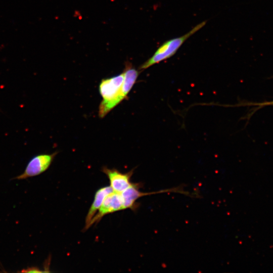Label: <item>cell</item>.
<instances>
[{"label": "cell", "mask_w": 273, "mask_h": 273, "mask_svg": "<svg viewBox=\"0 0 273 273\" xmlns=\"http://www.w3.org/2000/svg\"><path fill=\"white\" fill-rule=\"evenodd\" d=\"M124 80V73L103 79L99 86L102 98L99 107V116L104 118L109 112L119 104L118 100Z\"/></svg>", "instance_id": "obj_1"}, {"label": "cell", "mask_w": 273, "mask_h": 273, "mask_svg": "<svg viewBox=\"0 0 273 273\" xmlns=\"http://www.w3.org/2000/svg\"><path fill=\"white\" fill-rule=\"evenodd\" d=\"M206 23L203 21L196 25L188 33L183 36L173 38L164 42L155 51L154 54L143 63L139 68V70H143L156 64L164 61L173 56L190 36L202 28Z\"/></svg>", "instance_id": "obj_2"}, {"label": "cell", "mask_w": 273, "mask_h": 273, "mask_svg": "<svg viewBox=\"0 0 273 273\" xmlns=\"http://www.w3.org/2000/svg\"><path fill=\"white\" fill-rule=\"evenodd\" d=\"M113 191L110 186H107L99 189L96 192L94 201L85 218L84 230L89 228V225L92 219L102 205L105 198Z\"/></svg>", "instance_id": "obj_7"}, {"label": "cell", "mask_w": 273, "mask_h": 273, "mask_svg": "<svg viewBox=\"0 0 273 273\" xmlns=\"http://www.w3.org/2000/svg\"><path fill=\"white\" fill-rule=\"evenodd\" d=\"M259 105H272L273 106V101L270 102H266V103H263L261 104H259Z\"/></svg>", "instance_id": "obj_9"}, {"label": "cell", "mask_w": 273, "mask_h": 273, "mask_svg": "<svg viewBox=\"0 0 273 273\" xmlns=\"http://www.w3.org/2000/svg\"><path fill=\"white\" fill-rule=\"evenodd\" d=\"M57 153L55 152L35 156L28 162L24 172L15 178L26 179L42 173L49 168Z\"/></svg>", "instance_id": "obj_3"}, {"label": "cell", "mask_w": 273, "mask_h": 273, "mask_svg": "<svg viewBox=\"0 0 273 273\" xmlns=\"http://www.w3.org/2000/svg\"><path fill=\"white\" fill-rule=\"evenodd\" d=\"M21 272H41L43 271L40 270L39 268L35 267H28L27 268L24 269L21 271Z\"/></svg>", "instance_id": "obj_8"}, {"label": "cell", "mask_w": 273, "mask_h": 273, "mask_svg": "<svg viewBox=\"0 0 273 273\" xmlns=\"http://www.w3.org/2000/svg\"><path fill=\"white\" fill-rule=\"evenodd\" d=\"M124 209L122 196L120 193L113 191L105 198L102 205L92 219L89 228L94 223H97L105 215Z\"/></svg>", "instance_id": "obj_5"}, {"label": "cell", "mask_w": 273, "mask_h": 273, "mask_svg": "<svg viewBox=\"0 0 273 273\" xmlns=\"http://www.w3.org/2000/svg\"><path fill=\"white\" fill-rule=\"evenodd\" d=\"M139 184L132 183L129 187L120 193L122 198L124 209L132 208L136 200L141 197L147 195L169 192L179 193L188 196L190 195L189 192H186L183 190V188L178 187L156 192L145 193L139 190Z\"/></svg>", "instance_id": "obj_4"}, {"label": "cell", "mask_w": 273, "mask_h": 273, "mask_svg": "<svg viewBox=\"0 0 273 273\" xmlns=\"http://www.w3.org/2000/svg\"><path fill=\"white\" fill-rule=\"evenodd\" d=\"M102 171L108 177L110 186L114 192L121 193L132 184L130 178L133 174V169L127 173H122L115 168L110 169L107 167H103Z\"/></svg>", "instance_id": "obj_6"}]
</instances>
